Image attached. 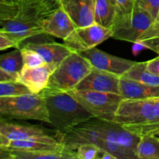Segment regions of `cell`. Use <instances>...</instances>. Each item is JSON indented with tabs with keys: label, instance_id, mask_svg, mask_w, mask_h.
<instances>
[{
	"label": "cell",
	"instance_id": "obj_1",
	"mask_svg": "<svg viewBox=\"0 0 159 159\" xmlns=\"http://www.w3.org/2000/svg\"><path fill=\"white\" fill-rule=\"evenodd\" d=\"M60 7L58 0H13L0 3V34L15 40L19 48L25 40L43 35V20Z\"/></svg>",
	"mask_w": 159,
	"mask_h": 159
},
{
	"label": "cell",
	"instance_id": "obj_2",
	"mask_svg": "<svg viewBox=\"0 0 159 159\" xmlns=\"http://www.w3.org/2000/svg\"><path fill=\"white\" fill-rule=\"evenodd\" d=\"M41 93L46 101L49 124L59 133L94 117L69 92L45 89Z\"/></svg>",
	"mask_w": 159,
	"mask_h": 159
},
{
	"label": "cell",
	"instance_id": "obj_3",
	"mask_svg": "<svg viewBox=\"0 0 159 159\" xmlns=\"http://www.w3.org/2000/svg\"><path fill=\"white\" fill-rule=\"evenodd\" d=\"M0 114L5 119L32 120L49 124L46 101L41 93L0 97Z\"/></svg>",
	"mask_w": 159,
	"mask_h": 159
},
{
	"label": "cell",
	"instance_id": "obj_4",
	"mask_svg": "<svg viewBox=\"0 0 159 159\" xmlns=\"http://www.w3.org/2000/svg\"><path fill=\"white\" fill-rule=\"evenodd\" d=\"M70 130L114 143L137 156V147L141 137L128 131L114 121H107L93 117Z\"/></svg>",
	"mask_w": 159,
	"mask_h": 159
},
{
	"label": "cell",
	"instance_id": "obj_5",
	"mask_svg": "<svg viewBox=\"0 0 159 159\" xmlns=\"http://www.w3.org/2000/svg\"><path fill=\"white\" fill-rule=\"evenodd\" d=\"M93 66L78 52H72L64 59L51 75L46 89L68 92L75 89L88 75Z\"/></svg>",
	"mask_w": 159,
	"mask_h": 159
},
{
	"label": "cell",
	"instance_id": "obj_6",
	"mask_svg": "<svg viewBox=\"0 0 159 159\" xmlns=\"http://www.w3.org/2000/svg\"><path fill=\"white\" fill-rule=\"evenodd\" d=\"M94 117L107 121H114L116 111L124 98L120 94L82 91H68Z\"/></svg>",
	"mask_w": 159,
	"mask_h": 159
},
{
	"label": "cell",
	"instance_id": "obj_7",
	"mask_svg": "<svg viewBox=\"0 0 159 159\" xmlns=\"http://www.w3.org/2000/svg\"><path fill=\"white\" fill-rule=\"evenodd\" d=\"M0 137L9 140H29L50 144H61L59 132L45 129L37 125H26L9 122L2 118L0 123Z\"/></svg>",
	"mask_w": 159,
	"mask_h": 159
},
{
	"label": "cell",
	"instance_id": "obj_8",
	"mask_svg": "<svg viewBox=\"0 0 159 159\" xmlns=\"http://www.w3.org/2000/svg\"><path fill=\"white\" fill-rule=\"evenodd\" d=\"M113 31L110 28L94 23L88 26L76 28L65 40L64 43L72 52H82L96 48L105 40L113 37Z\"/></svg>",
	"mask_w": 159,
	"mask_h": 159
},
{
	"label": "cell",
	"instance_id": "obj_9",
	"mask_svg": "<svg viewBox=\"0 0 159 159\" xmlns=\"http://www.w3.org/2000/svg\"><path fill=\"white\" fill-rule=\"evenodd\" d=\"M93 68L122 77L137 61L116 57L96 48L79 52Z\"/></svg>",
	"mask_w": 159,
	"mask_h": 159
},
{
	"label": "cell",
	"instance_id": "obj_10",
	"mask_svg": "<svg viewBox=\"0 0 159 159\" xmlns=\"http://www.w3.org/2000/svg\"><path fill=\"white\" fill-rule=\"evenodd\" d=\"M154 23L148 13L136 2L132 18L125 26L113 31V38L134 43Z\"/></svg>",
	"mask_w": 159,
	"mask_h": 159
},
{
	"label": "cell",
	"instance_id": "obj_11",
	"mask_svg": "<svg viewBox=\"0 0 159 159\" xmlns=\"http://www.w3.org/2000/svg\"><path fill=\"white\" fill-rule=\"evenodd\" d=\"M120 76L93 68L75 89L120 94Z\"/></svg>",
	"mask_w": 159,
	"mask_h": 159
},
{
	"label": "cell",
	"instance_id": "obj_12",
	"mask_svg": "<svg viewBox=\"0 0 159 159\" xmlns=\"http://www.w3.org/2000/svg\"><path fill=\"white\" fill-rule=\"evenodd\" d=\"M60 7L68 14L76 28L95 23L96 0H58Z\"/></svg>",
	"mask_w": 159,
	"mask_h": 159
},
{
	"label": "cell",
	"instance_id": "obj_13",
	"mask_svg": "<svg viewBox=\"0 0 159 159\" xmlns=\"http://www.w3.org/2000/svg\"><path fill=\"white\" fill-rule=\"evenodd\" d=\"M57 66L56 64L47 63L38 68L23 67L20 73V81L33 93H40L47 88L50 78Z\"/></svg>",
	"mask_w": 159,
	"mask_h": 159
},
{
	"label": "cell",
	"instance_id": "obj_14",
	"mask_svg": "<svg viewBox=\"0 0 159 159\" xmlns=\"http://www.w3.org/2000/svg\"><path fill=\"white\" fill-rule=\"evenodd\" d=\"M75 29L70 17L61 7L48 16L42 23L43 34L62 40H65Z\"/></svg>",
	"mask_w": 159,
	"mask_h": 159
},
{
	"label": "cell",
	"instance_id": "obj_15",
	"mask_svg": "<svg viewBox=\"0 0 159 159\" xmlns=\"http://www.w3.org/2000/svg\"><path fill=\"white\" fill-rule=\"evenodd\" d=\"M24 47L28 49L33 50L43 57L46 63L59 64L66 58L72 51L65 44L56 42H47V43H35V42H28L23 43L20 46Z\"/></svg>",
	"mask_w": 159,
	"mask_h": 159
},
{
	"label": "cell",
	"instance_id": "obj_16",
	"mask_svg": "<svg viewBox=\"0 0 159 159\" xmlns=\"http://www.w3.org/2000/svg\"><path fill=\"white\" fill-rule=\"evenodd\" d=\"M0 148L4 150L23 151V152H72L67 151L62 143L50 144V143L29 141V140H9L2 137H0Z\"/></svg>",
	"mask_w": 159,
	"mask_h": 159
},
{
	"label": "cell",
	"instance_id": "obj_17",
	"mask_svg": "<svg viewBox=\"0 0 159 159\" xmlns=\"http://www.w3.org/2000/svg\"><path fill=\"white\" fill-rule=\"evenodd\" d=\"M119 89L120 95L124 99H143L159 96V86L146 85L124 77H120Z\"/></svg>",
	"mask_w": 159,
	"mask_h": 159
},
{
	"label": "cell",
	"instance_id": "obj_18",
	"mask_svg": "<svg viewBox=\"0 0 159 159\" xmlns=\"http://www.w3.org/2000/svg\"><path fill=\"white\" fill-rule=\"evenodd\" d=\"M2 159H77L74 152H23L4 150L0 148Z\"/></svg>",
	"mask_w": 159,
	"mask_h": 159
},
{
	"label": "cell",
	"instance_id": "obj_19",
	"mask_svg": "<svg viewBox=\"0 0 159 159\" xmlns=\"http://www.w3.org/2000/svg\"><path fill=\"white\" fill-rule=\"evenodd\" d=\"M116 16V0H96L95 23L112 29Z\"/></svg>",
	"mask_w": 159,
	"mask_h": 159
},
{
	"label": "cell",
	"instance_id": "obj_20",
	"mask_svg": "<svg viewBox=\"0 0 159 159\" xmlns=\"http://www.w3.org/2000/svg\"><path fill=\"white\" fill-rule=\"evenodd\" d=\"M122 77L146 85L159 86V76L152 74L147 69V61L136 62Z\"/></svg>",
	"mask_w": 159,
	"mask_h": 159
},
{
	"label": "cell",
	"instance_id": "obj_21",
	"mask_svg": "<svg viewBox=\"0 0 159 159\" xmlns=\"http://www.w3.org/2000/svg\"><path fill=\"white\" fill-rule=\"evenodd\" d=\"M23 66V56L19 48L11 52L2 54L0 57V69L16 76L19 78V80Z\"/></svg>",
	"mask_w": 159,
	"mask_h": 159
},
{
	"label": "cell",
	"instance_id": "obj_22",
	"mask_svg": "<svg viewBox=\"0 0 159 159\" xmlns=\"http://www.w3.org/2000/svg\"><path fill=\"white\" fill-rule=\"evenodd\" d=\"M139 159H159V138L156 135L141 136L137 147Z\"/></svg>",
	"mask_w": 159,
	"mask_h": 159
},
{
	"label": "cell",
	"instance_id": "obj_23",
	"mask_svg": "<svg viewBox=\"0 0 159 159\" xmlns=\"http://www.w3.org/2000/svg\"><path fill=\"white\" fill-rule=\"evenodd\" d=\"M136 0H116V16L112 30H116L125 26L132 18Z\"/></svg>",
	"mask_w": 159,
	"mask_h": 159
},
{
	"label": "cell",
	"instance_id": "obj_24",
	"mask_svg": "<svg viewBox=\"0 0 159 159\" xmlns=\"http://www.w3.org/2000/svg\"><path fill=\"white\" fill-rule=\"evenodd\" d=\"M33 93L20 81L0 82V97H13Z\"/></svg>",
	"mask_w": 159,
	"mask_h": 159
},
{
	"label": "cell",
	"instance_id": "obj_25",
	"mask_svg": "<svg viewBox=\"0 0 159 159\" xmlns=\"http://www.w3.org/2000/svg\"><path fill=\"white\" fill-rule=\"evenodd\" d=\"M20 49L23 56V60L24 66L26 68H38V67L43 66L46 63L44 59L43 58L40 54L33 50L28 49V48L21 47Z\"/></svg>",
	"mask_w": 159,
	"mask_h": 159
},
{
	"label": "cell",
	"instance_id": "obj_26",
	"mask_svg": "<svg viewBox=\"0 0 159 159\" xmlns=\"http://www.w3.org/2000/svg\"><path fill=\"white\" fill-rule=\"evenodd\" d=\"M99 149L95 144H82L75 147L74 151L77 159H96Z\"/></svg>",
	"mask_w": 159,
	"mask_h": 159
},
{
	"label": "cell",
	"instance_id": "obj_27",
	"mask_svg": "<svg viewBox=\"0 0 159 159\" xmlns=\"http://www.w3.org/2000/svg\"><path fill=\"white\" fill-rule=\"evenodd\" d=\"M136 2L148 13L154 22L159 23V0H136Z\"/></svg>",
	"mask_w": 159,
	"mask_h": 159
},
{
	"label": "cell",
	"instance_id": "obj_28",
	"mask_svg": "<svg viewBox=\"0 0 159 159\" xmlns=\"http://www.w3.org/2000/svg\"><path fill=\"white\" fill-rule=\"evenodd\" d=\"M152 113H153V124L152 128V135L159 136V96L152 97Z\"/></svg>",
	"mask_w": 159,
	"mask_h": 159
},
{
	"label": "cell",
	"instance_id": "obj_29",
	"mask_svg": "<svg viewBox=\"0 0 159 159\" xmlns=\"http://www.w3.org/2000/svg\"><path fill=\"white\" fill-rule=\"evenodd\" d=\"M19 48V46L16 42L12 40V38L4 35L3 34H0V50L5 51L8 48Z\"/></svg>",
	"mask_w": 159,
	"mask_h": 159
},
{
	"label": "cell",
	"instance_id": "obj_30",
	"mask_svg": "<svg viewBox=\"0 0 159 159\" xmlns=\"http://www.w3.org/2000/svg\"><path fill=\"white\" fill-rule=\"evenodd\" d=\"M147 69L152 74L159 76V56L147 61Z\"/></svg>",
	"mask_w": 159,
	"mask_h": 159
},
{
	"label": "cell",
	"instance_id": "obj_31",
	"mask_svg": "<svg viewBox=\"0 0 159 159\" xmlns=\"http://www.w3.org/2000/svg\"><path fill=\"white\" fill-rule=\"evenodd\" d=\"M146 49H148V48L145 43L141 41H136L134 43L133 48H132V52H133L134 55L138 56L141 51H144Z\"/></svg>",
	"mask_w": 159,
	"mask_h": 159
},
{
	"label": "cell",
	"instance_id": "obj_32",
	"mask_svg": "<svg viewBox=\"0 0 159 159\" xmlns=\"http://www.w3.org/2000/svg\"><path fill=\"white\" fill-rule=\"evenodd\" d=\"M11 81H20L19 78L13 75L0 69V82H11Z\"/></svg>",
	"mask_w": 159,
	"mask_h": 159
},
{
	"label": "cell",
	"instance_id": "obj_33",
	"mask_svg": "<svg viewBox=\"0 0 159 159\" xmlns=\"http://www.w3.org/2000/svg\"><path fill=\"white\" fill-rule=\"evenodd\" d=\"M96 159H116V158L109 152L102 150V149H99V154H98Z\"/></svg>",
	"mask_w": 159,
	"mask_h": 159
},
{
	"label": "cell",
	"instance_id": "obj_34",
	"mask_svg": "<svg viewBox=\"0 0 159 159\" xmlns=\"http://www.w3.org/2000/svg\"><path fill=\"white\" fill-rule=\"evenodd\" d=\"M148 49L152 50V51H155V52L159 54V41L156 42V43L148 44Z\"/></svg>",
	"mask_w": 159,
	"mask_h": 159
},
{
	"label": "cell",
	"instance_id": "obj_35",
	"mask_svg": "<svg viewBox=\"0 0 159 159\" xmlns=\"http://www.w3.org/2000/svg\"><path fill=\"white\" fill-rule=\"evenodd\" d=\"M12 1H13V0H0V3H8Z\"/></svg>",
	"mask_w": 159,
	"mask_h": 159
}]
</instances>
